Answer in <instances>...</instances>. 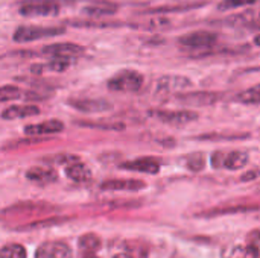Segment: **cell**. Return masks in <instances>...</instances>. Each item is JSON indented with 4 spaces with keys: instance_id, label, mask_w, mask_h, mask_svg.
<instances>
[{
    "instance_id": "cell-8",
    "label": "cell",
    "mask_w": 260,
    "mask_h": 258,
    "mask_svg": "<svg viewBox=\"0 0 260 258\" xmlns=\"http://www.w3.org/2000/svg\"><path fill=\"white\" fill-rule=\"evenodd\" d=\"M64 131V123L61 120H46L41 123H34L24 126V134L27 137H40V135H55Z\"/></svg>"
},
{
    "instance_id": "cell-7",
    "label": "cell",
    "mask_w": 260,
    "mask_h": 258,
    "mask_svg": "<svg viewBox=\"0 0 260 258\" xmlns=\"http://www.w3.org/2000/svg\"><path fill=\"white\" fill-rule=\"evenodd\" d=\"M84 47L75 43H55V44H47L43 47L44 55H50L53 58H75L84 53Z\"/></svg>"
},
{
    "instance_id": "cell-2",
    "label": "cell",
    "mask_w": 260,
    "mask_h": 258,
    "mask_svg": "<svg viewBox=\"0 0 260 258\" xmlns=\"http://www.w3.org/2000/svg\"><path fill=\"white\" fill-rule=\"evenodd\" d=\"M66 27L62 26H18L14 30V41L15 43H29L37 41L41 38H50L56 35H62Z\"/></svg>"
},
{
    "instance_id": "cell-20",
    "label": "cell",
    "mask_w": 260,
    "mask_h": 258,
    "mask_svg": "<svg viewBox=\"0 0 260 258\" xmlns=\"http://www.w3.org/2000/svg\"><path fill=\"white\" fill-rule=\"evenodd\" d=\"M70 61L72 59H69V58H53L46 64L34 65L30 70L34 73H37V75H40V73H43L46 70H49V71H64V70H67L70 67Z\"/></svg>"
},
{
    "instance_id": "cell-3",
    "label": "cell",
    "mask_w": 260,
    "mask_h": 258,
    "mask_svg": "<svg viewBox=\"0 0 260 258\" xmlns=\"http://www.w3.org/2000/svg\"><path fill=\"white\" fill-rule=\"evenodd\" d=\"M61 5L56 0H24L18 6L23 17H52L58 15Z\"/></svg>"
},
{
    "instance_id": "cell-11",
    "label": "cell",
    "mask_w": 260,
    "mask_h": 258,
    "mask_svg": "<svg viewBox=\"0 0 260 258\" xmlns=\"http://www.w3.org/2000/svg\"><path fill=\"white\" fill-rule=\"evenodd\" d=\"M69 105L81 113H101L111 108V105L104 99H70Z\"/></svg>"
},
{
    "instance_id": "cell-34",
    "label": "cell",
    "mask_w": 260,
    "mask_h": 258,
    "mask_svg": "<svg viewBox=\"0 0 260 258\" xmlns=\"http://www.w3.org/2000/svg\"><path fill=\"white\" fill-rule=\"evenodd\" d=\"M114 258H131L129 255H126V254H117Z\"/></svg>"
},
{
    "instance_id": "cell-12",
    "label": "cell",
    "mask_w": 260,
    "mask_h": 258,
    "mask_svg": "<svg viewBox=\"0 0 260 258\" xmlns=\"http://www.w3.org/2000/svg\"><path fill=\"white\" fill-rule=\"evenodd\" d=\"M120 167L126 169V170L151 173V175H155V173L160 172V163L155 158H149V157H143V158H136L133 161H126Z\"/></svg>"
},
{
    "instance_id": "cell-31",
    "label": "cell",
    "mask_w": 260,
    "mask_h": 258,
    "mask_svg": "<svg viewBox=\"0 0 260 258\" xmlns=\"http://www.w3.org/2000/svg\"><path fill=\"white\" fill-rule=\"evenodd\" d=\"M187 167L193 172H200L204 164H206V160H204V155L203 154H193L190 157H187V161H186Z\"/></svg>"
},
{
    "instance_id": "cell-4",
    "label": "cell",
    "mask_w": 260,
    "mask_h": 258,
    "mask_svg": "<svg viewBox=\"0 0 260 258\" xmlns=\"http://www.w3.org/2000/svg\"><path fill=\"white\" fill-rule=\"evenodd\" d=\"M149 116L155 117L157 120L166 123V125H172V126H184L189 125L192 122H195L200 116L195 111H187V109H181V111H169V109H151Z\"/></svg>"
},
{
    "instance_id": "cell-15",
    "label": "cell",
    "mask_w": 260,
    "mask_h": 258,
    "mask_svg": "<svg viewBox=\"0 0 260 258\" xmlns=\"http://www.w3.org/2000/svg\"><path fill=\"white\" fill-rule=\"evenodd\" d=\"M40 108L35 105H12L3 109L2 119L5 120H15V119H26L32 116H38Z\"/></svg>"
},
{
    "instance_id": "cell-23",
    "label": "cell",
    "mask_w": 260,
    "mask_h": 258,
    "mask_svg": "<svg viewBox=\"0 0 260 258\" xmlns=\"http://www.w3.org/2000/svg\"><path fill=\"white\" fill-rule=\"evenodd\" d=\"M79 126L90 128V129H104V131H122L125 128L120 122H111V120H79L76 122Z\"/></svg>"
},
{
    "instance_id": "cell-14",
    "label": "cell",
    "mask_w": 260,
    "mask_h": 258,
    "mask_svg": "<svg viewBox=\"0 0 260 258\" xmlns=\"http://www.w3.org/2000/svg\"><path fill=\"white\" fill-rule=\"evenodd\" d=\"M44 211H52V207L50 205H46V204H34V202H29V204L14 205V207L8 208L5 211V214L6 216H14V217H24V216L40 214V213H44Z\"/></svg>"
},
{
    "instance_id": "cell-22",
    "label": "cell",
    "mask_w": 260,
    "mask_h": 258,
    "mask_svg": "<svg viewBox=\"0 0 260 258\" xmlns=\"http://www.w3.org/2000/svg\"><path fill=\"white\" fill-rule=\"evenodd\" d=\"M117 11L116 5H111L108 2L104 3H96V5H90L82 8V14H85L87 17H94V18H101L105 15H111Z\"/></svg>"
},
{
    "instance_id": "cell-24",
    "label": "cell",
    "mask_w": 260,
    "mask_h": 258,
    "mask_svg": "<svg viewBox=\"0 0 260 258\" xmlns=\"http://www.w3.org/2000/svg\"><path fill=\"white\" fill-rule=\"evenodd\" d=\"M256 23H257V18H256L254 11H245V12H241V14H235V15H230L225 20V24L232 26V27L250 26V24H256Z\"/></svg>"
},
{
    "instance_id": "cell-28",
    "label": "cell",
    "mask_w": 260,
    "mask_h": 258,
    "mask_svg": "<svg viewBox=\"0 0 260 258\" xmlns=\"http://www.w3.org/2000/svg\"><path fill=\"white\" fill-rule=\"evenodd\" d=\"M21 96H23V91L15 85H2L0 87V102L20 99Z\"/></svg>"
},
{
    "instance_id": "cell-10",
    "label": "cell",
    "mask_w": 260,
    "mask_h": 258,
    "mask_svg": "<svg viewBox=\"0 0 260 258\" xmlns=\"http://www.w3.org/2000/svg\"><path fill=\"white\" fill-rule=\"evenodd\" d=\"M177 99L181 103L197 105V106H206V105L216 103L221 99V94L219 93H215V91H193V93L180 94Z\"/></svg>"
},
{
    "instance_id": "cell-9",
    "label": "cell",
    "mask_w": 260,
    "mask_h": 258,
    "mask_svg": "<svg viewBox=\"0 0 260 258\" xmlns=\"http://www.w3.org/2000/svg\"><path fill=\"white\" fill-rule=\"evenodd\" d=\"M35 258H73V252L62 242H46L37 249Z\"/></svg>"
},
{
    "instance_id": "cell-1",
    "label": "cell",
    "mask_w": 260,
    "mask_h": 258,
    "mask_svg": "<svg viewBox=\"0 0 260 258\" xmlns=\"http://www.w3.org/2000/svg\"><path fill=\"white\" fill-rule=\"evenodd\" d=\"M145 78L140 71L136 70H122L108 79L107 85L110 91L119 93H136L143 87Z\"/></svg>"
},
{
    "instance_id": "cell-27",
    "label": "cell",
    "mask_w": 260,
    "mask_h": 258,
    "mask_svg": "<svg viewBox=\"0 0 260 258\" xmlns=\"http://www.w3.org/2000/svg\"><path fill=\"white\" fill-rule=\"evenodd\" d=\"M247 137H250V134H245V132H242V134H235V132H232V134H218V132H213V134H204V135L198 137V140L219 141V140H244Z\"/></svg>"
},
{
    "instance_id": "cell-29",
    "label": "cell",
    "mask_w": 260,
    "mask_h": 258,
    "mask_svg": "<svg viewBox=\"0 0 260 258\" xmlns=\"http://www.w3.org/2000/svg\"><path fill=\"white\" fill-rule=\"evenodd\" d=\"M0 258H26V251L21 245H8L0 251Z\"/></svg>"
},
{
    "instance_id": "cell-18",
    "label": "cell",
    "mask_w": 260,
    "mask_h": 258,
    "mask_svg": "<svg viewBox=\"0 0 260 258\" xmlns=\"http://www.w3.org/2000/svg\"><path fill=\"white\" fill-rule=\"evenodd\" d=\"M222 258H259V248L247 246H229L222 251Z\"/></svg>"
},
{
    "instance_id": "cell-25",
    "label": "cell",
    "mask_w": 260,
    "mask_h": 258,
    "mask_svg": "<svg viewBox=\"0 0 260 258\" xmlns=\"http://www.w3.org/2000/svg\"><path fill=\"white\" fill-rule=\"evenodd\" d=\"M102 242L96 234H85L79 239V249L87 254H93L101 248Z\"/></svg>"
},
{
    "instance_id": "cell-6",
    "label": "cell",
    "mask_w": 260,
    "mask_h": 258,
    "mask_svg": "<svg viewBox=\"0 0 260 258\" xmlns=\"http://www.w3.org/2000/svg\"><path fill=\"white\" fill-rule=\"evenodd\" d=\"M192 87V81L181 75H168L157 81V91L160 93H183Z\"/></svg>"
},
{
    "instance_id": "cell-17",
    "label": "cell",
    "mask_w": 260,
    "mask_h": 258,
    "mask_svg": "<svg viewBox=\"0 0 260 258\" xmlns=\"http://www.w3.org/2000/svg\"><path fill=\"white\" fill-rule=\"evenodd\" d=\"M66 175L75 182H87L91 178V170L79 160L72 161L66 167Z\"/></svg>"
},
{
    "instance_id": "cell-35",
    "label": "cell",
    "mask_w": 260,
    "mask_h": 258,
    "mask_svg": "<svg viewBox=\"0 0 260 258\" xmlns=\"http://www.w3.org/2000/svg\"><path fill=\"white\" fill-rule=\"evenodd\" d=\"M82 258H98V257H96V255H90V254H88V255H85V257H82Z\"/></svg>"
},
{
    "instance_id": "cell-21",
    "label": "cell",
    "mask_w": 260,
    "mask_h": 258,
    "mask_svg": "<svg viewBox=\"0 0 260 258\" xmlns=\"http://www.w3.org/2000/svg\"><path fill=\"white\" fill-rule=\"evenodd\" d=\"M248 163V154L242 151H233L229 155H224V163L222 167L230 169V170H239L245 167Z\"/></svg>"
},
{
    "instance_id": "cell-13",
    "label": "cell",
    "mask_w": 260,
    "mask_h": 258,
    "mask_svg": "<svg viewBox=\"0 0 260 258\" xmlns=\"http://www.w3.org/2000/svg\"><path fill=\"white\" fill-rule=\"evenodd\" d=\"M145 187L146 184L139 179H110L101 184V189L107 192H137Z\"/></svg>"
},
{
    "instance_id": "cell-33",
    "label": "cell",
    "mask_w": 260,
    "mask_h": 258,
    "mask_svg": "<svg viewBox=\"0 0 260 258\" xmlns=\"http://www.w3.org/2000/svg\"><path fill=\"white\" fill-rule=\"evenodd\" d=\"M254 178H257V172H256V170H253L251 173L244 175V176H242V181H250V179H254Z\"/></svg>"
},
{
    "instance_id": "cell-32",
    "label": "cell",
    "mask_w": 260,
    "mask_h": 258,
    "mask_svg": "<svg viewBox=\"0 0 260 258\" xmlns=\"http://www.w3.org/2000/svg\"><path fill=\"white\" fill-rule=\"evenodd\" d=\"M212 163H213V166H215V167H222V163H224V154H222V152H216V154H213V157H212Z\"/></svg>"
},
{
    "instance_id": "cell-5",
    "label": "cell",
    "mask_w": 260,
    "mask_h": 258,
    "mask_svg": "<svg viewBox=\"0 0 260 258\" xmlns=\"http://www.w3.org/2000/svg\"><path fill=\"white\" fill-rule=\"evenodd\" d=\"M218 40V35L209 30H195L186 35H181L178 38V43L186 49H209L212 47Z\"/></svg>"
},
{
    "instance_id": "cell-30",
    "label": "cell",
    "mask_w": 260,
    "mask_h": 258,
    "mask_svg": "<svg viewBox=\"0 0 260 258\" xmlns=\"http://www.w3.org/2000/svg\"><path fill=\"white\" fill-rule=\"evenodd\" d=\"M257 0H222L219 3V11H229V9H236L241 6H247V5H254Z\"/></svg>"
},
{
    "instance_id": "cell-26",
    "label": "cell",
    "mask_w": 260,
    "mask_h": 258,
    "mask_svg": "<svg viewBox=\"0 0 260 258\" xmlns=\"http://www.w3.org/2000/svg\"><path fill=\"white\" fill-rule=\"evenodd\" d=\"M236 100L248 105H257L260 102V85H254L250 90L242 91L241 94L236 96Z\"/></svg>"
},
{
    "instance_id": "cell-19",
    "label": "cell",
    "mask_w": 260,
    "mask_h": 258,
    "mask_svg": "<svg viewBox=\"0 0 260 258\" xmlns=\"http://www.w3.org/2000/svg\"><path fill=\"white\" fill-rule=\"evenodd\" d=\"M206 2H192V3H180V5H169V6H158L151 8L145 14H169V12H183V11H192L204 6Z\"/></svg>"
},
{
    "instance_id": "cell-16",
    "label": "cell",
    "mask_w": 260,
    "mask_h": 258,
    "mask_svg": "<svg viewBox=\"0 0 260 258\" xmlns=\"http://www.w3.org/2000/svg\"><path fill=\"white\" fill-rule=\"evenodd\" d=\"M26 178L30 182H35L38 186H47V184L56 181L58 175L50 167H32L26 172Z\"/></svg>"
}]
</instances>
